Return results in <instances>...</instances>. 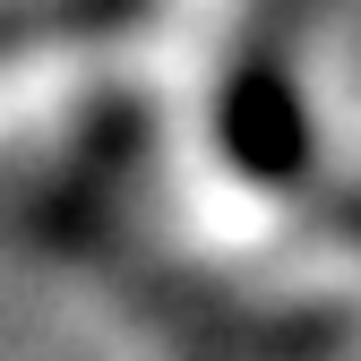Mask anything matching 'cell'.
<instances>
[{
    "label": "cell",
    "mask_w": 361,
    "mask_h": 361,
    "mask_svg": "<svg viewBox=\"0 0 361 361\" xmlns=\"http://www.w3.org/2000/svg\"><path fill=\"white\" fill-rule=\"evenodd\" d=\"M224 138H233V155H241L250 172H267V180L301 172V129H293V104H284V95H267V86H241V104H233V121H224Z\"/></svg>",
    "instance_id": "6da1fadb"
}]
</instances>
